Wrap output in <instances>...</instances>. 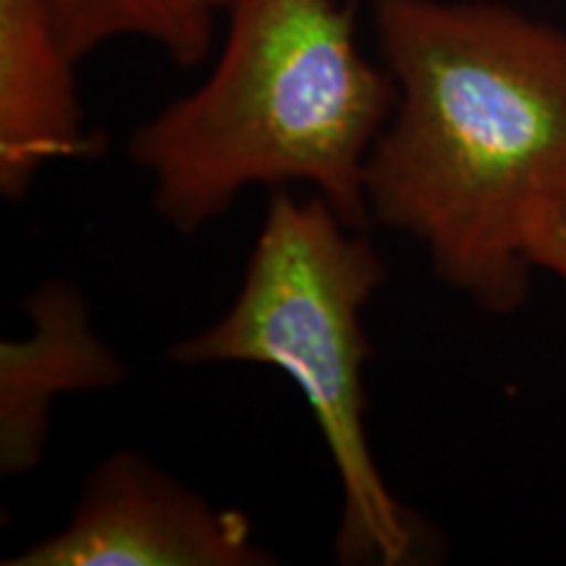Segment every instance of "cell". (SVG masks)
Listing matches in <instances>:
<instances>
[{
	"mask_svg": "<svg viewBox=\"0 0 566 566\" xmlns=\"http://www.w3.org/2000/svg\"><path fill=\"white\" fill-rule=\"evenodd\" d=\"M396 105L370 223L412 237L485 313L527 302L535 226L566 208V32L493 0H370Z\"/></svg>",
	"mask_w": 566,
	"mask_h": 566,
	"instance_id": "obj_1",
	"label": "cell"
},
{
	"mask_svg": "<svg viewBox=\"0 0 566 566\" xmlns=\"http://www.w3.org/2000/svg\"><path fill=\"white\" fill-rule=\"evenodd\" d=\"M216 69L129 139L176 233L223 218L252 187L307 184L354 229L370 223L365 171L396 105L338 0H231Z\"/></svg>",
	"mask_w": 566,
	"mask_h": 566,
	"instance_id": "obj_2",
	"label": "cell"
},
{
	"mask_svg": "<svg viewBox=\"0 0 566 566\" xmlns=\"http://www.w3.org/2000/svg\"><path fill=\"white\" fill-rule=\"evenodd\" d=\"M386 281L384 254L365 229L323 197L273 189L229 310L168 346L179 367L263 365L300 388L342 485L334 554L349 566H405L436 554V535L391 493L367 438L365 313Z\"/></svg>",
	"mask_w": 566,
	"mask_h": 566,
	"instance_id": "obj_3",
	"label": "cell"
},
{
	"mask_svg": "<svg viewBox=\"0 0 566 566\" xmlns=\"http://www.w3.org/2000/svg\"><path fill=\"white\" fill-rule=\"evenodd\" d=\"M6 566L279 564L237 509L216 506L139 451H113L84 480L69 522Z\"/></svg>",
	"mask_w": 566,
	"mask_h": 566,
	"instance_id": "obj_4",
	"label": "cell"
},
{
	"mask_svg": "<svg viewBox=\"0 0 566 566\" xmlns=\"http://www.w3.org/2000/svg\"><path fill=\"white\" fill-rule=\"evenodd\" d=\"M30 331L0 344V475L38 470L61 396L108 391L126 363L97 334L87 296L74 281L51 279L21 302Z\"/></svg>",
	"mask_w": 566,
	"mask_h": 566,
	"instance_id": "obj_5",
	"label": "cell"
},
{
	"mask_svg": "<svg viewBox=\"0 0 566 566\" xmlns=\"http://www.w3.org/2000/svg\"><path fill=\"white\" fill-rule=\"evenodd\" d=\"M90 155L97 137L51 0H0V195L21 202L48 166Z\"/></svg>",
	"mask_w": 566,
	"mask_h": 566,
	"instance_id": "obj_6",
	"label": "cell"
},
{
	"mask_svg": "<svg viewBox=\"0 0 566 566\" xmlns=\"http://www.w3.org/2000/svg\"><path fill=\"white\" fill-rule=\"evenodd\" d=\"M231 0H51L63 45L82 61L105 42L142 38L192 69L210 53L216 19Z\"/></svg>",
	"mask_w": 566,
	"mask_h": 566,
	"instance_id": "obj_7",
	"label": "cell"
},
{
	"mask_svg": "<svg viewBox=\"0 0 566 566\" xmlns=\"http://www.w3.org/2000/svg\"><path fill=\"white\" fill-rule=\"evenodd\" d=\"M527 254L535 271L554 275L566 286V208L554 210L535 226Z\"/></svg>",
	"mask_w": 566,
	"mask_h": 566,
	"instance_id": "obj_8",
	"label": "cell"
}]
</instances>
